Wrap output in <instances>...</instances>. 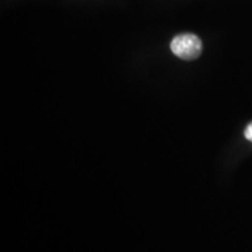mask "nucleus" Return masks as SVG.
<instances>
[{"label":"nucleus","instance_id":"f257e3e1","mask_svg":"<svg viewBox=\"0 0 252 252\" xmlns=\"http://www.w3.org/2000/svg\"><path fill=\"white\" fill-rule=\"evenodd\" d=\"M171 50L179 59L190 61L197 59L202 53V41L195 34H179L172 40Z\"/></svg>","mask_w":252,"mask_h":252},{"label":"nucleus","instance_id":"f03ea898","mask_svg":"<svg viewBox=\"0 0 252 252\" xmlns=\"http://www.w3.org/2000/svg\"><path fill=\"white\" fill-rule=\"evenodd\" d=\"M244 135L248 140H250L252 143V123L247 126V128H245V132H244Z\"/></svg>","mask_w":252,"mask_h":252}]
</instances>
